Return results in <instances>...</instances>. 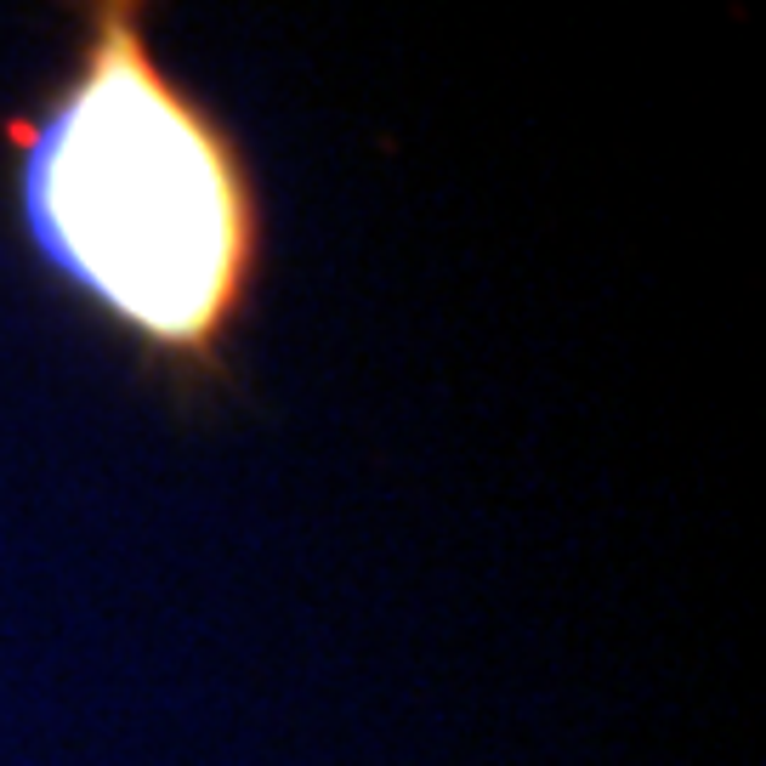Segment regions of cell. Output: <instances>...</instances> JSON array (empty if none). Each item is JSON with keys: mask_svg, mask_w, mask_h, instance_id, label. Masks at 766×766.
<instances>
[{"mask_svg": "<svg viewBox=\"0 0 766 766\" xmlns=\"http://www.w3.org/2000/svg\"><path fill=\"white\" fill-rule=\"evenodd\" d=\"M0 200L35 279L182 414L239 386L273 221L239 126L165 63L142 0H80L58 74L0 114Z\"/></svg>", "mask_w": 766, "mask_h": 766, "instance_id": "1", "label": "cell"}]
</instances>
